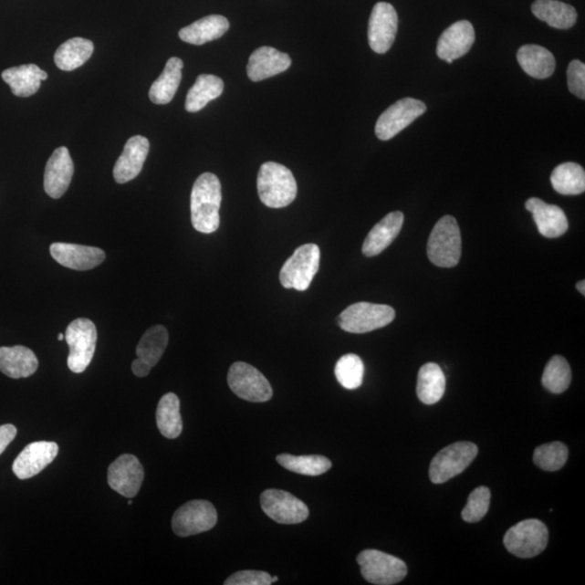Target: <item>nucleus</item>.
Returning <instances> with one entry per match:
<instances>
[{
  "mask_svg": "<svg viewBox=\"0 0 585 585\" xmlns=\"http://www.w3.org/2000/svg\"><path fill=\"white\" fill-rule=\"evenodd\" d=\"M222 183L212 172L202 173L191 193V222L201 234L210 235L218 230L219 210L222 205Z\"/></svg>",
  "mask_w": 585,
  "mask_h": 585,
  "instance_id": "nucleus-1",
  "label": "nucleus"
},
{
  "mask_svg": "<svg viewBox=\"0 0 585 585\" xmlns=\"http://www.w3.org/2000/svg\"><path fill=\"white\" fill-rule=\"evenodd\" d=\"M257 190L259 199L266 206L283 208L297 199L298 183L287 167L267 162L260 166Z\"/></svg>",
  "mask_w": 585,
  "mask_h": 585,
  "instance_id": "nucleus-2",
  "label": "nucleus"
},
{
  "mask_svg": "<svg viewBox=\"0 0 585 585\" xmlns=\"http://www.w3.org/2000/svg\"><path fill=\"white\" fill-rule=\"evenodd\" d=\"M427 255L437 267L454 268L460 263L461 231L454 217L444 216L434 227L427 243Z\"/></svg>",
  "mask_w": 585,
  "mask_h": 585,
  "instance_id": "nucleus-3",
  "label": "nucleus"
},
{
  "mask_svg": "<svg viewBox=\"0 0 585 585\" xmlns=\"http://www.w3.org/2000/svg\"><path fill=\"white\" fill-rule=\"evenodd\" d=\"M395 317L396 312L391 306L361 301L341 312L338 322L345 332L363 334L385 328Z\"/></svg>",
  "mask_w": 585,
  "mask_h": 585,
  "instance_id": "nucleus-4",
  "label": "nucleus"
},
{
  "mask_svg": "<svg viewBox=\"0 0 585 585\" xmlns=\"http://www.w3.org/2000/svg\"><path fill=\"white\" fill-rule=\"evenodd\" d=\"M65 339L69 347L68 367L73 373H83L94 358L97 328L89 319L79 318L68 324Z\"/></svg>",
  "mask_w": 585,
  "mask_h": 585,
  "instance_id": "nucleus-5",
  "label": "nucleus"
},
{
  "mask_svg": "<svg viewBox=\"0 0 585 585\" xmlns=\"http://www.w3.org/2000/svg\"><path fill=\"white\" fill-rule=\"evenodd\" d=\"M320 266V248L318 245H301L289 257L280 272V282L285 288L304 292L311 285Z\"/></svg>",
  "mask_w": 585,
  "mask_h": 585,
  "instance_id": "nucleus-6",
  "label": "nucleus"
},
{
  "mask_svg": "<svg viewBox=\"0 0 585 585\" xmlns=\"http://www.w3.org/2000/svg\"><path fill=\"white\" fill-rule=\"evenodd\" d=\"M548 530L538 519H526L509 528L504 536L507 551L520 559H531L547 548Z\"/></svg>",
  "mask_w": 585,
  "mask_h": 585,
  "instance_id": "nucleus-7",
  "label": "nucleus"
},
{
  "mask_svg": "<svg viewBox=\"0 0 585 585\" xmlns=\"http://www.w3.org/2000/svg\"><path fill=\"white\" fill-rule=\"evenodd\" d=\"M357 561L361 569V575L370 583L376 585H392L402 582L407 576L408 569L404 561L395 556L366 549L358 555Z\"/></svg>",
  "mask_w": 585,
  "mask_h": 585,
  "instance_id": "nucleus-8",
  "label": "nucleus"
},
{
  "mask_svg": "<svg viewBox=\"0 0 585 585\" xmlns=\"http://www.w3.org/2000/svg\"><path fill=\"white\" fill-rule=\"evenodd\" d=\"M477 454V445L468 442L455 443L440 450L431 463L432 483L436 485L447 483L448 480L465 472Z\"/></svg>",
  "mask_w": 585,
  "mask_h": 585,
  "instance_id": "nucleus-9",
  "label": "nucleus"
},
{
  "mask_svg": "<svg viewBox=\"0 0 585 585\" xmlns=\"http://www.w3.org/2000/svg\"><path fill=\"white\" fill-rule=\"evenodd\" d=\"M228 384L237 397L246 402H266L274 395L268 380L245 362H235L230 367Z\"/></svg>",
  "mask_w": 585,
  "mask_h": 585,
  "instance_id": "nucleus-10",
  "label": "nucleus"
},
{
  "mask_svg": "<svg viewBox=\"0 0 585 585\" xmlns=\"http://www.w3.org/2000/svg\"><path fill=\"white\" fill-rule=\"evenodd\" d=\"M218 515L215 507L205 500L183 504L173 514L172 527L178 537L185 538L210 531L216 526Z\"/></svg>",
  "mask_w": 585,
  "mask_h": 585,
  "instance_id": "nucleus-11",
  "label": "nucleus"
},
{
  "mask_svg": "<svg viewBox=\"0 0 585 585\" xmlns=\"http://www.w3.org/2000/svg\"><path fill=\"white\" fill-rule=\"evenodd\" d=\"M426 110L424 102L413 99V98H403V99L393 103L385 112L381 113L376 121V137L380 141H391L424 114Z\"/></svg>",
  "mask_w": 585,
  "mask_h": 585,
  "instance_id": "nucleus-12",
  "label": "nucleus"
},
{
  "mask_svg": "<svg viewBox=\"0 0 585 585\" xmlns=\"http://www.w3.org/2000/svg\"><path fill=\"white\" fill-rule=\"evenodd\" d=\"M260 506L268 517L283 525L300 524L309 517L306 504L283 490L264 491L260 496Z\"/></svg>",
  "mask_w": 585,
  "mask_h": 585,
  "instance_id": "nucleus-13",
  "label": "nucleus"
},
{
  "mask_svg": "<svg viewBox=\"0 0 585 585\" xmlns=\"http://www.w3.org/2000/svg\"><path fill=\"white\" fill-rule=\"evenodd\" d=\"M398 32V15L393 5L378 3L371 13L368 38L371 49L383 55L392 48Z\"/></svg>",
  "mask_w": 585,
  "mask_h": 585,
  "instance_id": "nucleus-14",
  "label": "nucleus"
},
{
  "mask_svg": "<svg viewBox=\"0 0 585 585\" xmlns=\"http://www.w3.org/2000/svg\"><path fill=\"white\" fill-rule=\"evenodd\" d=\"M143 479V467L135 455H120L109 467V486L118 494L129 497V499L138 495Z\"/></svg>",
  "mask_w": 585,
  "mask_h": 585,
  "instance_id": "nucleus-15",
  "label": "nucleus"
},
{
  "mask_svg": "<svg viewBox=\"0 0 585 585\" xmlns=\"http://www.w3.org/2000/svg\"><path fill=\"white\" fill-rule=\"evenodd\" d=\"M57 454H59V447L56 443H32L17 455L13 471L19 479L32 478L54 462Z\"/></svg>",
  "mask_w": 585,
  "mask_h": 585,
  "instance_id": "nucleus-16",
  "label": "nucleus"
},
{
  "mask_svg": "<svg viewBox=\"0 0 585 585\" xmlns=\"http://www.w3.org/2000/svg\"><path fill=\"white\" fill-rule=\"evenodd\" d=\"M50 254L63 267L80 271L94 269L106 259L101 248L71 243H54L50 245Z\"/></svg>",
  "mask_w": 585,
  "mask_h": 585,
  "instance_id": "nucleus-17",
  "label": "nucleus"
},
{
  "mask_svg": "<svg viewBox=\"0 0 585 585\" xmlns=\"http://www.w3.org/2000/svg\"><path fill=\"white\" fill-rule=\"evenodd\" d=\"M74 163L66 147L55 150L46 165L44 188L52 199H60L71 184Z\"/></svg>",
  "mask_w": 585,
  "mask_h": 585,
  "instance_id": "nucleus-18",
  "label": "nucleus"
},
{
  "mask_svg": "<svg viewBox=\"0 0 585 585\" xmlns=\"http://www.w3.org/2000/svg\"><path fill=\"white\" fill-rule=\"evenodd\" d=\"M474 26L466 20L457 21L447 28L439 37L437 56L444 61L460 59L473 47L475 43Z\"/></svg>",
  "mask_w": 585,
  "mask_h": 585,
  "instance_id": "nucleus-19",
  "label": "nucleus"
},
{
  "mask_svg": "<svg viewBox=\"0 0 585 585\" xmlns=\"http://www.w3.org/2000/svg\"><path fill=\"white\" fill-rule=\"evenodd\" d=\"M291 65L292 59L287 54L264 46L251 55L247 65V77L252 82H262L286 72Z\"/></svg>",
  "mask_w": 585,
  "mask_h": 585,
  "instance_id": "nucleus-20",
  "label": "nucleus"
},
{
  "mask_svg": "<svg viewBox=\"0 0 585 585\" xmlns=\"http://www.w3.org/2000/svg\"><path fill=\"white\" fill-rule=\"evenodd\" d=\"M150 142L146 137H131L126 142L123 153L115 163L113 175L118 183H126L135 179L142 171L149 154Z\"/></svg>",
  "mask_w": 585,
  "mask_h": 585,
  "instance_id": "nucleus-21",
  "label": "nucleus"
},
{
  "mask_svg": "<svg viewBox=\"0 0 585 585\" xmlns=\"http://www.w3.org/2000/svg\"><path fill=\"white\" fill-rule=\"evenodd\" d=\"M526 210L532 214L538 233L548 239L561 236L569 230V219L559 206L548 204L538 198H531L526 202Z\"/></svg>",
  "mask_w": 585,
  "mask_h": 585,
  "instance_id": "nucleus-22",
  "label": "nucleus"
},
{
  "mask_svg": "<svg viewBox=\"0 0 585 585\" xmlns=\"http://www.w3.org/2000/svg\"><path fill=\"white\" fill-rule=\"evenodd\" d=\"M403 222V214L393 212L388 214L379 224H376L363 242L362 253L364 256L374 257L384 252L401 234Z\"/></svg>",
  "mask_w": 585,
  "mask_h": 585,
  "instance_id": "nucleus-23",
  "label": "nucleus"
},
{
  "mask_svg": "<svg viewBox=\"0 0 585 585\" xmlns=\"http://www.w3.org/2000/svg\"><path fill=\"white\" fill-rule=\"evenodd\" d=\"M38 359L25 346L0 347V372L11 379H26L38 369Z\"/></svg>",
  "mask_w": 585,
  "mask_h": 585,
  "instance_id": "nucleus-24",
  "label": "nucleus"
},
{
  "mask_svg": "<svg viewBox=\"0 0 585 585\" xmlns=\"http://www.w3.org/2000/svg\"><path fill=\"white\" fill-rule=\"evenodd\" d=\"M230 23L227 17L213 15L195 21L179 31V37L184 43L201 46L218 39L229 30Z\"/></svg>",
  "mask_w": 585,
  "mask_h": 585,
  "instance_id": "nucleus-25",
  "label": "nucleus"
},
{
  "mask_svg": "<svg viewBox=\"0 0 585 585\" xmlns=\"http://www.w3.org/2000/svg\"><path fill=\"white\" fill-rule=\"evenodd\" d=\"M2 78L15 96L26 98L37 94L48 74L37 65H25L5 69Z\"/></svg>",
  "mask_w": 585,
  "mask_h": 585,
  "instance_id": "nucleus-26",
  "label": "nucleus"
},
{
  "mask_svg": "<svg viewBox=\"0 0 585 585\" xmlns=\"http://www.w3.org/2000/svg\"><path fill=\"white\" fill-rule=\"evenodd\" d=\"M521 68L531 78L546 79L552 77L556 68L552 52L538 45H525L517 52Z\"/></svg>",
  "mask_w": 585,
  "mask_h": 585,
  "instance_id": "nucleus-27",
  "label": "nucleus"
},
{
  "mask_svg": "<svg viewBox=\"0 0 585 585\" xmlns=\"http://www.w3.org/2000/svg\"><path fill=\"white\" fill-rule=\"evenodd\" d=\"M531 11L538 20L559 30H569L576 25L578 19L577 10L559 0H536L531 5Z\"/></svg>",
  "mask_w": 585,
  "mask_h": 585,
  "instance_id": "nucleus-28",
  "label": "nucleus"
},
{
  "mask_svg": "<svg viewBox=\"0 0 585 585\" xmlns=\"http://www.w3.org/2000/svg\"><path fill=\"white\" fill-rule=\"evenodd\" d=\"M183 68V62L179 57H173L167 61L163 73L151 86V101L155 104H167L173 99L182 82Z\"/></svg>",
  "mask_w": 585,
  "mask_h": 585,
  "instance_id": "nucleus-29",
  "label": "nucleus"
},
{
  "mask_svg": "<svg viewBox=\"0 0 585 585\" xmlns=\"http://www.w3.org/2000/svg\"><path fill=\"white\" fill-rule=\"evenodd\" d=\"M225 89L224 80L215 75L202 74L188 91L185 99V110L195 113L204 109L208 103L222 96Z\"/></svg>",
  "mask_w": 585,
  "mask_h": 585,
  "instance_id": "nucleus-30",
  "label": "nucleus"
},
{
  "mask_svg": "<svg viewBox=\"0 0 585 585\" xmlns=\"http://www.w3.org/2000/svg\"><path fill=\"white\" fill-rule=\"evenodd\" d=\"M94 43L89 39L75 37L67 40L55 55V62L62 71L71 72L85 65L94 54Z\"/></svg>",
  "mask_w": 585,
  "mask_h": 585,
  "instance_id": "nucleus-31",
  "label": "nucleus"
},
{
  "mask_svg": "<svg viewBox=\"0 0 585 585\" xmlns=\"http://www.w3.org/2000/svg\"><path fill=\"white\" fill-rule=\"evenodd\" d=\"M445 376L437 363H426L420 369L416 393L423 403H437L444 395Z\"/></svg>",
  "mask_w": 585,
  "mask_h": 585,
  "instance_id": "nucleus-32",
  "label": "nucleus"
},
{
  "mask_svg": "<svg viewBox=\"0 0 585 585\" xmlns=\"http://www.w3.org/2000/svg\"><path fill=\"white\" fill-rule=\"evenodd\" d=\"M156 424L162 435L168 439L181 436L183 432L181 402L175 393L168 392L161 398L156 409Z\"/></svg>",
  "mask_w": 585,
  "mask_h": 585,
  "instance_id": "nucleus-33",
  "label": "nucleus"
},
{
  "mask_svg": "<svg viewBox=\"0 0 585 585\" xmlns=\"http://www.w3.org/2000/svg\"><path fill=\"white\" fill-rule=\"evenodd\" d=\"M551 183L556 193L579 195L585 191V172L581 165L567 162L555 168Z\"/></svg>",
  "mask_w": 585,
  "mask_h": 585,
  "instance_id": "nucleus-34",
  "label": "nucleus"
},
{
  "mask_svg": "<svg viewBox=\"0 0 585 585\" xmlns=\"http://www.w3.org/2000/svg\"><path fill=\"white\" fill-rule=\"evenodd\" d=\"M168 339L170 336L163 326L150 328L139 341L136 350L137 358L148 363L151 368L155 367L163 356Z\"/></svg>",
  "mask_w": 585,
  "mask_h": 585,
  "instance_id": "nucleus-35",
  "label": "nucleus"
},
{
  "mask_svg": "<svg viewBox=\"0 0 585 585\" xmlns=\"http://www.w3.org/2000/svg\"><path fill=\"white\" fill-rule=\"evenodd\" d=\"M279 465L287 471L304 475V476H320L332 467V462L322 455H292L283 454L277 456Z\"/></svg>",
  "mask_w": 585,
  "mask_h": 585,
  "instance_id": "nucleus-36",
  "label": "nucleus"
},
{
  "mask_svg": "<svg viewBox=\"0 0 585 585\" xmlns=\"http://www.w3.org/2000/svg\"><path fill=\"white\" fill-rule=\"evenodd\" d=\"M571 383L569 363L561 356H554L544 369L542 384L548 392L561 393L569 390Z\"/></svg>",
  "mask_w": 585,
  "mask_h": 585,
  "instance_id": "nucleus-37",
  "label": "nucleus"
},
{
  "mask_svg": "<svg viewBox=\"0 0 585 585\" xmlns=\"http://www.w3.org/2000/svg\"><path fill=\"white\" fill-rule=\"evenodd\" d=\"M335 376L346 390H357L362 385L364 376V364L361 358L353 353L341 357L336 363Z\"/></svg>",
  "mask_w": 585,
  "mask_h": 585,
  "instance_id": "nucleus-38",
  "label": "nucleus"
},
{
  "mask_svg": "<svg viewBox=\"0 0 585 585\" xmlns=\"http://www.w3.org/2000/svg\"><path fill=\"white\" fill-rule=\"evenodd\" d=\"M569 459V448L564 444L555 442L542 444L535 451V465L547 472L559 471Z\"/></svg>",
  "mask_w": 585,
  "mask_h": 585,
  "instance_id": "nucleus-39",
  "label": "nucleus"
},
{
  "mask_svg": "<svg viewBox=\"0 0 585 585\" xmlns=\"http://www.w3.org/2000/svg\"><path fill=\"white\" fill-rule=\"evenodd\" d=\"M491 492L486 486H479L468 496L467 504L462 511V518L466 523H478L489 511Z\"/></svg>",
  "mask_w": 585,
  "mask_h": 585,
  "instance_id": "nucleus-40",
  "label": "nucleus"
},
{
  "mask_svg": "<svg viewBox=\"0 0 585 585\" xmlns=\"http://www.w3.org/2000/svg\"><path fill=\"white\" fill-rule=\"evenodd\" d=\"M567 82L572 95L585 99V66L580 60L570 62L567 69Z\"/></svg>",
  "mask_w": 585,
  "mask_h": 585,
  "instance_id": "nucleus-41",
  "label": "nucleus"
},
{
  "mask_svg": "<svg viewBox=\"0 0 585 585\" xmlns=\"http://www.w3.org/2000/svg\"><path fill=\"white\" fill-rule=\"evenodd\" d=\"M272 577L269 573L257 570H243L234 573L225 585H270Z\"/></svg>",
  "mask_w": 585,
  "mask_h": 585,
  "instance_id": "nucleus-42",
  "label": "nucleus"
},
{
  "mask_svg": "<svg viewBox=\"0 0 585 585\" xmlns=\"http://www.w3.org/2000/svg\"><path fill=\"white\" fill-rule=\"evenodd\" d=\"M16 436V428L13 424L0 426V454H4L8 445L14 442Z\"/></svg>",
  "mask_w": 585,
  "mask_h": 585,
  "instance_id": "nucleus-43",
  "label": "nucleus"
},
{
  "mask_svg": "<svg viewBox=\"0 0 585 585\" xmlns=\"http://www.w3.org/2000/svg\"><path fill=\"white\" fill-rule=\"evenodd\" d=\"M131 369L132 372H134L138 378H144V376L149 375L152 368H151L148 363L142 361L141 359L137 358L136 360L132 362Z\"/></svg>",
  "mask_w": 585,
  "mask_h": 585,
  "instance_id": "nucleus-44",
  "label": "nucleus"
},
{
  "mask_svg": "<svg viewBox=\"0 0 585 585\" xmlns=\"http://www.w3.org/2000/svg\"><path fill=\"white\" fill-rule=\"evenodd\" d=\"M577 288H578V291L580 292L584 297V295H585V282H584V280L579 281L577 283Z\"/></svg>",
  "mask_w": 585,
  "mask_h": 585,
  "instance_id": "nucleus-45",
  "label": "nucleus"
},
{
  "mask_svg": "<svg viewBox=\"0 0 585 585\" xmlns=\"http://www.w3.org/2000/svg\"><path fill=\"white\" fill-rule=\"evenodd\" d=\"M57 340H59L60 341H61V340H65V335H63L62 333H60L59 335H57Z\"/></svg>",
  "mask_w": 585,
  "mask_h": 585,
  "instance_id": "nucleus-46",
  "label": "nucleus"
},
{
  "mask_svg": "<svg viewBox=\"0 0 585 585\" xmlns=\"http://www.w3.org/2000/svg\"><path fill=\"white\" fill-rule=\"evenodd\" d=\"M277 581V577H272V583H275Z\"/></svg>",
  "mask_w": 585,
  "mask_h": 585,
  "instance_id": "nucleus-47",
  "label": "nucleus"
}]
</instances>
